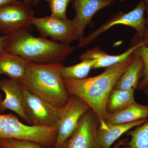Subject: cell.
Returning <instances> with one entry per match:
<instances>
[{
    "instance_id": "12",
    "label": "cell",
    "mask_w": 148,
    "mask_h": 148,
    "mask_svg": "<svg viewBox=\"0 0 148 148\" xmlns=\"http://www.w3.org/2000/svg\"><path fill=\"white\" fill-rule=\"evenodd\" d=\"M0 88L5 95L0 105V111H12L29 124L23 108V89L19 81L10 78L0 79Z\"/></svg>"
},
{
    "instance_id": "9",
    "label": "cell",
    "mask_w": 148,
    "mask_h": 148,
    "mask_svg": "<svg viewBox=\"0 0 148 148\" xmlns=\"http://www.w3.org/2000/svg\"><path fill=\"white\" fill-rule=\"evenodd\" d=\"M32 26H34L43 38L50 37L52 40L70 45L77 40L75 29L73 19H61L52 15L35 17Z\"/></svg>"
},
{
    "instance_id": "32",
    "label": "cell",
    "mask_w": 148,
    "mask_h": 148,
    "mask_svg": "<svg viewBox=\"0 0 148 148\" xmlns=\"http://www.w3.org/2000/svg\"><path fill=\"white\" fill-rule=\"evenodd\" d=\"M120 1L121 2H124L125 1H126V0H120Z\"/></svg>"
},
{
    "instance_id": "21",
    "label": "cell",
    "mask_w": 148,
    "mask_h": 148,
    "mask_svg": "<svg viewBox=\"0 0 148 148\" xmlns=\"http://www.w3.org/2000/svg\"><path fill=\"white\" fill-rule=\"evenodd\" d=\"M147 43H145L143 40L141 41V44L134 52L140 56L143 63L142 79L137 88L139 90H143L148 86V40Z\"/></svg>"
},
{
    "instance_id": "26",
    "label": "cell",
    "mask_w": 148,
    "mask_h": 148,
    "mask_svg": "<svg viewBox=\"0 0 148 148\" xmlns=\"http://www.w3.org/2000/svg\"><path fill=\"white\" fill-rule=\"evenodd\" d=\"M3 51H4V43L2 37L1 36L0 37V54L2 53Z\"/></svg>"
},
{
    "instance_id": "15",
    "label": "cell",
    "mask_w": 148,
    "mask_h": 148,
    "mask_svg": "<svg viewBox=\"0 0 148 148\" xmlns=\"http://www.w3.org/2000/svg\"><path fill=\"white\" fill-rule=\"evenodd\" d=\"M29 62L19 56L3 51L0 54V75L20 80L24 76Z\"/></svg>"
},
{
    "instance_id": "30",
    "label": "cell",
    "mask_w": 148,
    "mask_h": 148,
    "mask_svg": "<svg viewBox=\"0 0 148 148\" xmlns=\"http://www.w3.org/2000/svg\"><path fill=\"white\" fill-rule=\"evenodd\" d=\"M2 101V96L1 93H0V105H1V103Z\"/></svg>"
},
{
    "instance_id": "25",
    "label": "cell",
    "mask_w": 148,
    "mask_h": 148,
    "mask_svg": "<svg viewBox=\"0 0 148 148\" xmlns=\"http://www.w3.org/2000/svg\"><path fill=\"white\" fill-rule=\"evenodd\" d=\"M145 5L146 11L147 12V17L146 18V25L148 33V0H144Z\"/></svg>"
},
{
    "instance_id": "11",
    "label": "cell",
    "mask_w": 148,
    "mask_h": 148,
    "mask_svg": "<svg viewBox=\"0 0 148 148\" xmlns=\"http://www.w3.org/2000/svg\"><path fill=\"white\" fill-rule=\"evenodd\" d=\"M99 119L91 109L80 119L77 129L70 137L66 148H95ZM98 148V147H97Z\"/></svg>"
},
{
    "instance_id": "17",
    "label": "cell",
    "mask_w": 148,
    "mask_h": 148,
    "mask_svg": "<svg viewBox=\"0 0 148 148\" xmlns=\"http://www.w3.org/2000/svg\"><path fill=\"white\" fill-rule=\"evenodd\" d=\"M143 70V60L139 56L134 53L133 60L117 82L114 89H137L142 77Z\"/></svg>"
},
{
    "instance_id": "16",
    "label": "cell",
    "mask_w": 148,
    "mask_h": 148,
    "mask_svg": "<svg viewBox=\"0 0 148 148\" xmlns=\"http://www.w3.org/2000/svg\"><path fill=\"white\" fill-rule=\"evenodd\" d=\"M148 119V106L137 102L126 108L108 113L105 121L111 124H122Z\"/></svg>"
},
{
    "instance_id": "20",
    "label": "cell",
    "mask_w": 148,
    "mask_h": 148,
    "mask_svg": "<svg viewBox=\"0 0 148 148\" xmlns=\"http://www.w3.org/2000/svg\"><path fill=\"white\" fill-rule=\"evenodd\" d=\"M143 90L148 101V86ZM129 148H148V121L135 127L129 132Z\"/></svg>"
},
{
    "instance_id": "8",
    "label": "cell",
    "mask_w": 148,
    "mask_h": 148,
    "mask_svg": "<svg viewBox=\"0 0 148 148\" xmlns=\"http://www.w3.org/2000/svg\"><path fill=\"white\" fill-rule=\"evenodd\" d=\"M22 87L23 108L29 124L41 127H55L60 108L44 101Z\"/></svg>"
},
{
    "instance_id": "7",
    "label": "cell",
    "mask_w": 148,
    "mask_h": 148,
    "mask_svg": "<svg viewBox=\"0 0 148 148\" xmlns=\"http://www.w3.org/2000/svg\"><path fill=\"white\" fill-rule=\"evenodd\" d=\"M31 5L18 0L0 8V33L3 36L30 29L35 12Z\"/></svg>"
},
{
    "instance_id": "22",
    "label": "cell",
    "mask_w": 148,
    "mask_h": 148,
    "mask_svg": "<svg viewBox=\"0 0 148 148\" xmlns=\"http://www.w3.org/2000/svg\"><path fill=\"white\" fill-rule=\"evenodd\" d=\"M48 4L51 15L61 19H68L66 15L67 7L72 0H45Z\"/></svg>"
},
{
    "instance_id": "1",
    "label": "cell",
    "mask_w": 148,
    "mask_h": 148,
    "mask_svg": "<svg viewBox=\"0 0 148 148\" xmlns=\"http://www.w3.org/2000/svg\"><path fill=\"white\" fill-rule=\"evenodd\" d=\"M133 57L134 53L126 61L106 68L95 76L79 80L63 79L66 90L70 95L84 101L99 120H105L108 114L106 106L110 93Z\"/></svg>"
},
{
    "instance_id": "23",
    "label": "cell",
    "mask_w": 148,
    "mask_h": 148,
    "mask_svg": "<svg viewBox=\"0 0 148 148\" xmlns=\"http://www.w3.org/2000/svg\"><path fill=\"white\" fill-rule=\"evenodd\" d=\"M0 146L10 148H48L34 142L13 139H1Z\"/></svg>"
},
{
    "instance_id": "3",
    "label": "cell",
    "mask_w": 148,
    "mask_h": 148,
    "mask_svg": "<svg viewBox=\"0 0 148 148\" xmlns=\"http://www.w3.org/2000/svg\"><path fill=\"white\" fill-rule=\"evenodd\" d=\"M61 63L38 64L29 62L20 84L32 94L53 106L61 108L69 101L61 77Z\"/></svg>"
},
{
    "instance_id": "13",
    "label": "cell",
    "mask_w": 148,
    "mask_h": 148,
    "mask_svg": "<svg viewBox=\"0 0 148 148\" xmlns=\"http://www.w3.org/2000/svg\"><path fill=\"white\" fill-rule=\"evenodd\" d=\"M148 121V119L122 124H111L104 120H99V125L95 135L98 148H110L122 135L132 128Z\"/></svg>"
},
{
    "instance_id": "33",
    "label": "cell",
    "mask_w": 148,
    "mask_h": 148,
    "mask_svg": "<svg viewBox=\"0 0 148 148\" xmlns=\"http://www.w3.org/2000/svg\"><path fill=\"white\" fill-rule=\"evenodd\" d=\"M148 40V39H147V40Z\"/></svg>"
},
{
    "instance_id": "6",
    "label": "cell",
    "mask_w": 148,
    "mask_h": 148,
    "mask_svg": "<svg viewBox=\"0 0 148 148\" xmlns=\"http://www.w3.org/2000/svg\"><path fill=\"white\" fill-rule=\"evenodd\" d=\"M90 109L84 101L71 95L67 103L60 108L55 125L57 136L54 148L62 147L77 129L82 117Z\"/></svg>"
},
{
    "instance_id": "2",
    "label": "cell",
    "mask_w": 148,
    "mask_h": 148,
    "mask_svg": "<svg viewBox=\"0 0 148 148\" xmlns=\"http://www.w3.org/2000/svg\"><path fill=\"white\" fill-rule=\"evenodd\" d=\"M31 30L21 29L2 36L5 51L19 56L31 63L62 64L75 49L70 45L34 36L30 33Z\"/></svg>"
},
{
    "instance_id": "4",
    "label": "cell",
    "mask_w": 148,
    "mask_h": 148,
    "mask_svg": "<svg viewBox=\"0 0 148 148\" xmlns=\"http://www.w3.org/2000/svg\"><path fill=\"white\" fill-rule=\"evenodd\" d=\"M57 131L55 126L47 127L24 124L12 114H0V140H27L44 147L55 146Z\"/></svg>"
},
{
    "instance_id": "27",
    "label": "cell",
    "mask_w": 148,
    "mask_h": 148,
    "mask_svg": "<svg viewBox=\"0 0 148 148\" xmlns=\"http://www.w3.org/2000/svg\"><path fill=\"white\" fill-rule=\"evenodd\" d=\"M40 0H31L32 5L36 6L39 3Z\"/></svg>"
},
{
    "instance_id": "28",
    "label": "cell",
    "mask_w": 148,
    "mask_h": 148,
    "mask_svg": "<svg viewBox=\"0 0 148 148\" xmlns=\"http://www.w3.org/2000/svg\"><path fill=\"white\" fill-rule=\"evenodd\" d=\"M24 2L27 3V4H29L32 5V2H31V0H22Z\"/></svg>"
},
{
    "instance_id": "31",
    "label": "cell",
    "mask_w": 148,
    "mask_h": 148,
    "mask_svg": "<svg viewBox=\"0 0 148 148\" xmlns=\"http://www.w3.org/2000/svg\"><path fill=\"white\" fill-rule=\"evenodd\" d=\"M0 148H10L8 147H3V146H0Z\"/></svg>"
},
{
    "instance_id": "24",
    "label": "cell",
    "mask_w": 148,
    "mask_h": 148,
    "mask_svg": "<svg viewBox=\"0 0 148 148\" xmlns=\"http://www.w3.org/2000/svg\"><path fill=\"white\" fill-rule=\"evenodd\" d=\"M18 0H0V8L15 2Z\"/></svg>"
},
{
    "instance_id": "29",
    "label": "cell",
    "mask_w": 148,
    "mask_h": 148,
    "mask_svg": "<svg viewBox=\"0 0 148 148\" xmlns=\"http://www.w3.org/2000/svg\"><path fill=\"white\" fill-rule=\"evenodd\" d=\"M122 143V142H120V143L117 144L113 148H120V147Z\"/></svg>"
},
{
    "instance_id": "19",
    "label": "cell",
    "mask_w": 148,
    "mask_h": 148,
    "mask_svg": "<svg viewBox=\"0 0 148 148\" xmlns=\"http://www.w3.org/2000/svg\"><path fill=\"white\" fill-rule=\"evenodd\" d=\"M94 62L92 60L81 61L78 64L73 66H62L61 75L64 80H79L86 78L93 69Z\"/></svg>"
},
{
    "instance_id": "18",
    "label": "cell",
    "mask_w": 148,
    "mask_h": 148,
    "mask_svg": "<svg viewBox=\"0 0 148 148\" xmlns=\"http://www.w3.org/2000/svg\"><path fill=\"white\" fill-rule=\"evenodd\" d=\"M134 89H114L107 101L106 109L108 113H113L126 108L136 103Z\"/></svg>"
},
{
    "instance_id": "5",
    "label": "cell",
    "mask_w": 148,
    "mask_h": 148,
    "mask_svg": "<svg viewBox=\"0 0 148 148\" xmlns=\"http://www.w3.org/2000/svg\"><path fill=\"white\" fill-rule=\"evenodd\" d=\"M145 1L141 0L132 10L127 13L120 12L113 15L106 23L102 24L87 36L82 38L79 41L78 47L87 46L93 42L100 35L117 25H123L132 27L136 31L137 34L141 40L147 39L148 33L145 17Z\"/></svg>"
},
{
    "instance_id": "14",
    "label": "cell",
    "mask_w": 148,
    "mask_h": 148,
    "mask_svg": "<svg viewBox=\"0 0 148 148\" xmlns=\"http://www.w3.org/2000/svg\"><path fill=\"white\" fill-rule=\"evenodd\" d=\"M141 41L128 48L123 53L117 55H110L101 49L99 47L96 46L82 53L80 56L79 58L81 61L88 59L93 60L94 62L93 69L108 68L127 60L139 47Z\"/></svg>"
},
{
    "instance_id": "10",
    "label": "cell",
    "mask_w": 148,
    "mask_h": 148,
    "mask_svg": "<svg viewBox=\"0 0 148 148\" xmlns=\"http://www.w3.org/2000/svg\"><path fill=\"white\" fill-rule=\"evenodd\" d=\"M116 0H72L75 14L73 19L77 40L84 37L85 29L99 11L112 5Z\"/></svg>"
}]
</instances>
